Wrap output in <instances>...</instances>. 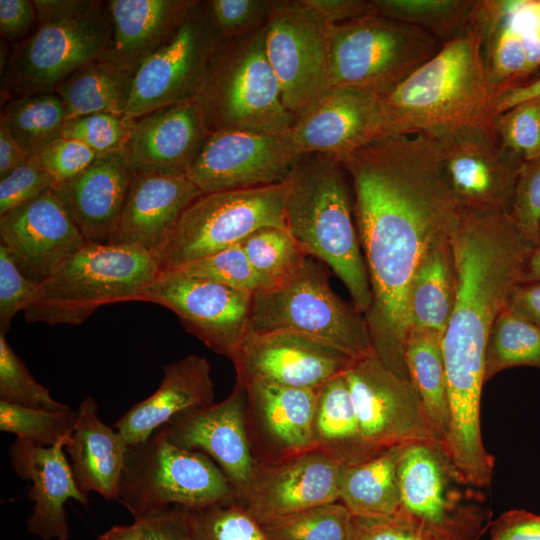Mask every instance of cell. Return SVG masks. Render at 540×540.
I'll list each match as a JSON object with an SVG mask.
<instances>
[{"instance_id":"cell-1","label":"cell","mask_w":540,"mask_h":540,"mask_svg":"<svg viewBox=\"0 0 540 540\" xmlns=\"http://www.w3.org/2000/svg\"><path fill=\"white\" fill-rule=\"evenodd\" d=\"M352 181L354 217L372 303L364 315L372 348L409 381V298L429 251L450 237L461 215L443 172L441 145L429 133L379 137L340 159Z\"/></svg>"},{"instance_id":"cell-2","label":"cell","mask_w":540,"mask_h":540,"mask_svg":"<svg viewBox=\"0 0 540 540\" xmlns=\"http://www.w3.org/2000/svg\"><path fill=\"white\" fill-rule=\"evenodd\" d=\"M498 95L480 33L468 23L389 93L380 96L384 136L494 127Z\"/></svg>"},{"instance_id":"cell-3","label":"cell","mask_w":540,"mask_h":540,"mask_svg":"<svg viewBox=\"0 0 540 540\" xmlns=\"http://www.w3.org/2000/svg\"><path fill=\"white\" fill-rule=\"evenodd\" d=\"M346 174L335 156L302 155L285 180V225L310 257L334 271L365 315L372 293Z\"/></svg>"},{"instance_id":"cell-4","label":"cell","mask_w":540,"mask_h":540,"mask_svg":"<svg viewBox=\"0 0 540 540\" xmlns=\"http://www.w3.org/2000/svg\"><path fill=\"white\" fill-rule=\"evenodd\" d=\"M32 1L37 29L14 45L2 73L6 90L17 97L55 92L79 68L101 59L112 37L105 1Z\"/></svg>"},{"instance_id":"cell-5","label":"cell","mask_w":540,"mask_h":540,"mask_svg":"<svg viewBox=\"0 0 540 540\" xmlns=\"http://www.w3.org/2000/svg\"><path fill=\"white\" fill-rule=\"evenodd\" d=\"M159 271L157 257L144 249L86 243L40 284L25 319L80 325L103 305L140 301Z\"/></svg>"},{"instance_id":"cell-6","label":"cell","mask_w":540,"mask_h":540,"mask_svg":"<svg viewBox=\"0 0 540 540\" xmlns=\"http://www.w3.org/2000/svg\"><path fill=\"white\" fill-rule=\"evenodd\" d=\"M265 31L266 25L215 52L195 99L210 133H283L295 123L266 54Z\"/></svg>"},{"instance_id":"cell-7","label":"cell","mask_w":540,"mask_h":540,"mask_svg":"<svg viewBox=\"0 0 540 540\" xmlns=\"http://www.w3.org/2000/svg\"><path fill=\"white\" fill-rule=\"evenodd\" d=\"M234 500L228 479L210 457L172 444L160 428L129 445L117 501L134 521L174 506L199 509Z\"/></svg>"},{"instance_id":"cell-8","label":"cell","mask_w":540,"mask_h":540,"mask_svg":"<svg viewBox=\"0 0 540 540\" xmlns=\"http://www.w3.org/2000/svg\"><path fill=\"white\" fill-rule=\"evenodd\" d=\"M276 330L319 339L355 360L374 354L364 315L335 294L328 271L312 257L288 278L252 296L250 331Z\"/></svg>"},{"instance_id":"cell-9","label":"cell","mask_w":540,"mask_h":540,"mask_svg":"<svg viewBox=\"0 0 540 540\" xmlns=\"http://www.w3.org/2000/svg\"><path fill=\"white\" fill-rule=\"evenodd\" d=\"M442 44L428 32L379 14L331 27V90L377 96L393 90Z\"/></svg>"},{"instance_id":"cell-10","label":"cell","mask_w":540,"mask_h":540,"mask_svg":"<svg viewBox=\"0 0 540 540\" xmlns=\"http://www.w3.org/2000/svg\"><path fill=\"white\" fill-rule=\"evenodd\" d=\"M286 181L203 193L182 213L156 255L160 270L181 269L243 241L263 227L286 228Z\"/></svg>"},{"instance_id":"cell-11","label":"cell","mask_w":540,"mask_h":540,"mask_svg":"<svg viewBox=\"0 0 540 540\" xmlns=\"http://www.w3.org/2000/svg\"><path fill=\"white\" fill-rule=\"evenodd\" d=\"M331 27L302 0H276L266 24V54L296 119L331 91Z\"/></svg>"},{"instance_id":"cell-12","label":"cell","mask_w":540,"mask_h":540,"mask_svg":"<svg viewBox=\"0 0 540 540\" xmlns=\"http://www.w3.org/2000/svg\"><path fill=\"white\" fill-rule=\"evenodd\" d=\"M221 43L207 1L196 0L176 31L135 72L124 117L133 120L195 100Z\"/></svg>"},{"instance_id":"cell-13","label":"cell","mask_w":540,"mask_h":540,"mask_svg":"<svg viewBox=\"0 0 540 540\" xmlns=\"http://www.w3.org/2000/svg\"><path fill=\"white\" fill-rule=\"evenodd\" d=\"M252 296L181 270H160L140 301L168 308L187 332L232 361L250 331Z\"/></svg>"},{"instance_id":"cell-14","label":"cell","mask_w":540,"mask_h":540,"mask_svg":"<svg viewBox=\"0 0 540 540\" xmlns=\"http://www.w3.org/2000/svg\"><path fill=\"white\" fill-rule=\"evenodd\" d=\"M400 510L430 526L477 540L487 518L479 494L465 484L436 444L404 445L397 465Z\"/></svg>"},{"instance_id":"cell-15","label":"cell","mask_w":540,"mask_h":540,"mask_svg":"<svg viewBox=\"0 0 540 540\" xmlns=\"http://www.w3.org/2000/svg\"><path fill=\"white\" fill-rule=\"evenodd\" d=\"M436 136L446 181L461 209L509 211L524 160L500 143L494 127Z\"/></svg>"},{"instance_id":"cell-16","label":"cell","mask_w":540,"mask_h":540,"mask_svg":"<svg viewBox=\"0 0 540 540\" xmlns=\"http://www.w3.org/2000/svg\"><path fill=\"white\" fill-rule=\"evenodd\" d=\"M301 157L290 129L220 131L210 134L186 175L203 193L266 186L284 182Z\"/></svg>"},{"instance_id":"cell-17","label":"cell","mask_w":540,"mask_h":540,"mask_svg":"<svg viewBox=\"0 0 540 540\" xmlns=\"http://www.w3.org/2000/svg\"><path fill=\"white\" fill-rule=\"evenodd\" d=\"M356 360L319 339L288 330L249 331L232 360L236 383L316 389L344 375Z\"/></svg>"},{"instance_id":"cell-18","label":"cell","mask_w":540,"mask_h":540,"mask_svg":"<svg viewBox=\"0 0 540 540\" xmlns=\"http://www.w3.org/2000/svg\"><path fill=\"white\" fill-rule=\"evenodd\" d=\"M364 439L384 450L416 442L435 444L416 390L375 356L356 360L344 374Z\"/></svg>"},{"instance_id":"cell-19","label":"cell","mask_w":540,"mask_h":540,"mask_svg":"<svg viewBox=\"0 0 540 540\" xmlns=\"http://www.w3.org/2000/svg\"><path fill=\"white\" fill-rule=\"evenodd\" d=\"M245 408V389L235 383L223 401L184 410L160 427L172 444L210 457L228 479L237 501L247 494L256 466L247 436Z\"/></svg>"},{"instance_id":"cell-20","label":"cell","mask_w":540,"mask_h":540,"mask_svg":"<svg viewBox=\"0 0 540 540\" xmlns=\"http://www.w3.org/2000/svg\"><path fill=\"white\" fill-rule=\"evenodd\" d=\"M341 467L316 449L257 464L248 492L238 502L260 525L338 502Z\"/></svg>"},{"instance_id":"cell-21","label":"cell","mask_w":540,"mask_h":540,"mask_svg":"<svg viewBox=\"0 0 540 540\" xmlns=\"http://www.w3.org/2000/svg\"><path fill=\"white\" fill-rule=\"evenodd\" d=\"M0 242L38 284L87 243L52 189L0 217Z\"/></svg>"},{"instance_id":"cell-22","label":"cell","mask_w":540,"mask_h":540,"mask_svg":"<svg viewBox=\"0 0 540 540\" xmlns=\"http://www.w3.org/2000/svg\"><path fill=\"white\" fill-rule=\"evenodd\" d=\"M241 386L246 393V430L256 465L314 449L313 422L320 387L301 389L264 382Z\"/></svg>"},{"instance_id":"cell-23","label":"cell","mask_w":540,"mask_h":540,"mask_svg":"<svg viewBox=\"0 0 540 540\" xmlns=\"http://www.w3.org/2000/svg\"><path fill=\"white\" fill-rule=\"evenodd\" d=\"M210 132L195 100L133 119L124 153L134 174L186 175Z\"/></svg>"},{"instance_id":"cell-24","label":"cell","mask_w":540,"mask_h":540,"mask_svg":"<svg viewBox=\"0 0 540 540\" xmlns=\"http://www.w3.org/2000/svg\"><path fill=\"white\" fill-rule=\"evenodd\" d=\"M301 155L319 153L339 159L384 136L380 96L333 89L290 128Z\"/></svg>"},{"instance_id":"cell-25","label":"cell","mask_w":540,"mask_h":540,"mask_svg":"<svg viewBox=\"0 0 540 540\" xmlns=\"http://www.w3.org/2000/svg\"><path fill=\"white\" fill-rule=\"evenodd\" d=\"M202 194L187 175L134 174L109 244L156 256L182 213Z\"/></svg>"},{"instance_id":"cell-26","label":"cell","mask_w":540,"mask_h":540,"mask_svg":"<svg viewBox=\"0 0 540 540\" xmlns=\"http://www.w3.org/2000/svg\"><path fill=\"white\" fill-rule=\"evenodd\" d=\"M64 446L44 447L16 438L9 451L15 474L32 482L27 497L34 505L27 528L43 540H68L70 531L64 505L69 499L84 507L88 505L87 495L76 484Z\"/></svg>"},{"instance_id":"cell-27","label":"cell","mask_w":540,"mask_h":540,"mask_svg":"<svg viewBox=\"0 0 540 540\" xmlns=\"http://www.w3.org/2000/svg\"><path fill=\"white\" fill-rule=\"evenodd\" d=\"M133 175L124 150L114 151L52 191L87 243L109 244Z\"/></svg>"},{"instance_id":"cell-28","label":"cell","mask_w":540,"mask_h":540,"mask_svg":"<svg viewBox=\"0 0 540 540\" xmlns=\"http://www.w3.org/2000/svg\"><path fill=\"white\" fill-rule=\"evenodd\" d=\"M159 387L134 404L113 425L128 445L145 441L178 413L215 403L211 364L207 358L189 354L164 365Z\"/></svg>"},{"instance_id":"cell-29","label":"cell","mask_w":540,"mask_h":540,"mask_svg":"<svg viewBox=\"0 0 540 540\" xmlns=\"http://www.w3.org/2000/svg\"><path fill=\"white\" fill-rule=\"evenodd\" d=\"M112 37L101 60L135 74L176 31L196 0H108Z\"/></svg>"},{"instance_id":"cell-30","label":"cell","mask_w":540,"mask_h":540,"mask_svg":"<svg viewBox=\"0 0 540 540\" xmlns=\"http://www.w3.org/2000/svg\"><path fill=\"white\" fill-rule=\"evenodd\" d=\"M97 409L92 397L81 401L64 451L83 494L96 492L106 500H117L129 445L116 429L99 418Z\"/></svg>"},{"instance_id":"cell-31","label":"cell","mask_w":540,"mask_h":540,"mask_svg":"<svg viewBox=\"0 0 540 540\" xmlns=\"http://www.w3.org/2000/svg\"><path fill=\"white\" fill-rule=\"evenodd\" d=\"M516 1H475L469 24L481 35L482 53L489 81L499 96L527 82V55L516 24Z\"/></svg>"},{"instance_id":"cell-32","label":"cell","mask_w":540,"mask_h":540,"mask_svg":"<svg viewBox=\"0 0 540 540\" xmlns=\"http://www.w3.org/2000/svg\"><path fill=\"white\" fill-rule=\"evenodd\" d=\"M313 443L341 466L359 464L382 451L364 439L344 375L319 388Z\"/></svg>"},{"instance_id":"cell-33","label":"cell","mask_w":540,"mask_h":540,"mask_svg":"<svg viewBox=\"0 0 540 540\" xmlns=\"http://www.w3.org/2000/svg\"><path fill=\"white\" fill-rule=\"evenodd\" d=\"M403 446L380 451L355 465L342 466L339 502L354 516H390L400 510L397 465Z\"/></svg>"},{"instance_id":"cell-34","label":"cell","mask_w":540,"mask_h":540,"mask_svg":"<svg viewBox=\"0 0 540 540\" xmlns=\"http://www.w3.org/2000/svg\"><path fill=\"white\" fill-rule=\"evenodd\" d=\"M441 341L439 335L411 331L405 357L429 435L443 450L449 430V400Z\"/></svg>"},{"instance_id":"cell-35","label":"cell","mask_w":540,"mask_h":540,"mask_svg":"<svg viewBox=\"0 0 540 540\" xmlns=\"http://www.w3.org/2000/svg\"><path fill=\"white\" fill-rule=\"evenodd\" d=\"M454 295L455 268L449 237L429 251L415 274L409 298L411 331L443 337Z\"/></svg>"},{"instance_id":"cell-36","label":"cell","mask_w":540,"mask_h":540,"mask_svg":"<svg viewBox=\"0 0 540 540\" xmlns=\"http://www.w3.org/2000/svg\"><path fill=\"white\" fill-rule=\"evenodd\" d=\"M133 79L134 73L98 59L71 74L55 92L63 102L68 119L92 113L124 116Z\"/></svg>"},{"instance_id":"cell-37","label":"cell","mask_w":540,"mask_h":540,"mask_svg":"<svg viewBox=\"0 0 540 540\" xmlns=\"http://www.w3.org/2000/svg\"><path fill=\"white\" fill-rule=\"evenodd\" d=\"M67 119L58 94L43 92L7 101L1 109L0 124L30 158L62 137Z\"/></svg>"},{"instance_id":"cell-38","label":"cell","mask_w":540,"mask_h":540,"mask_svg":"<svg viewBox=\"0 0 540 540\" xmlns=\"http://www.w3.org/2000/svg\"><path fill=\"white\" fill-rule=\"evenodd\" d=\"M517 366L540 369V326L506 308L492 328L485 354V382Z\"/></svg>"},{"instance_id":"cell-39","label":"cell","mask_w":540,"mask_h":540,"mask_svg":"<svg viewBox=\"0 0 540 540\" xmlns=\"http://www.w3.org/2000/svg\"><path fill=\"white\" fill-rule=\"evenodd\" d=\"M379 15L418 27L444 42L469 23L475 1L470 0H372Z\"/></svg>"},{"instance_id":"cell-40","label":"cell","mask_w":540,"mask_h":540,"mask_svg":"<svg viewBox=\"0 0 540 540\" xmlns=\"http://www.w3.org/2000/svg\"><path fill=\"white\" fill-rule=\"evenodd\" d=\"M352 524L353 515L338 501L261 526L269 540H350Z\"/></svg>"},{"instance_id":"cell-41","label":"cell","mask_w":540,"mask_h":540,"mask_svg":"<svg viewBox=\"0 0 540 540\" xmlns=\"http://www.w3.org/2000/svg\"><path fill=\"white\" fill-rule=\"evenodd\" d=\"M77 410L50 411L0 400V430L35 445L66 444L77 422Z\"/></svg>"},{"instance_id":"cell-42","label":"cell","mask_w":540,"mask_h":540,"mask_svg":"<svg viewBox=\"0 0 540 540\" xmlns=\"http://www.w3.org/2000/svg\"><path fill=\"white\" fill-rule=\"evenodd\" d=\"M240 243L251 265L275 283L294 274L310 257L286 228L263 227Z\"/></svg>"},{"instance_id":"cell-43","label":"cell","mask_w":540,"mask_h":540,"mask_svg":"<svg viewBox=\"0 0 540 540\" xmlns=\"http://www.w3.org/2000/svg\"><path fill=\"white\" fill-rule=\"evenodd\" d=\"M183 509L192 540H269L260 523L237 500Z\"/></svg>"},{"instance_id":"cell-44","label":"cell","mask_w":540,"mask_h":540,"mask_svg":"<svg viewBox=\"0 0 540 540\" xmlns=\"http://www.w3.org/2000/svg\"><path fill=\"white\" fill-rule=\"evenodd\" d=\"M175 270L251 294L276 284L251 265L241 243Z\"/></svg>"},{"instance_id":"cell-45","label":"cell","mask_w":540,"mask_h":540,"mask_svg":"<svg viewBox=\"0 0 540 540\" xmlns=\"http://www.w3.org/2000/svg\"><path fill=\"white\" fill-rule=\"evenodd\" d=\"M5 335L0 332V400L50 411L70 409L53 399L49 390L35 380Z\"/></svg>"},{"instance_id":"cell-46","label":"cell","mask_w":540,"mask_h":540,"mask_svg":"<svg viewBox=\"0 0 540 540\" xmlns=\"http://www.w3.org/2000/svg\"><path fill=\"white\" fill-rule=\"evenodd\" d=\"M350 540H468L445 529L425 524L399 510L390 516L353 515Z\"/></svg>"},{"instance_id":"cell-47","label":"cell","mask_w":540,"mask_h":540,"mask_svg":"<svg viewBox=\"0 0 540 540\" xmlns=\"http://www.w3.org/2000/svg\"><path fill=\"white\" fill-rule=\"evenodd\" d=\"M494 131L500 143L524 161L540 155V97L496 116Z\"/></svg>"},{"instance_id":"cell-48","label":"cell","mask_w":540,"mask_h":540,"mask_svg":"<svg viewBox=\"0 0 540 540\" xmlns=\"http://www.w3.org/2000/svg\"><path fill=\"white\" fill-rule=\"evenodd\" d=\"M133 120L111 113H92L65 122L62 137L81 142L98 154L123 151Z\"/></svg>"},{"instance_id":"cell-49","label":"cell","mask_w":540,"mask_h":540,"mask_svg":"<svg viewBox=\"0 0 540 540\" xmlns=\"http://www.w3.org/2000/svg\"><path fill=\"white\" fill-rule=\"evenodd\" d=\"M276 0H209L212 24L222 43L250 33L269 20Z\"/></svg>"},{"instance_id":"cell-50","label":"cell","mask_w":540,"mask_h":540,"mask_svg":"<svg viewBox=\"0 0 540 540\" xmlns=\"http://www.w3.org/2000/svg\"><path fill=\"white\" fill-rule=\"evenodd\" d=\"M509 214L536 245H540V155L523 162Z\"/></svg>"},{"instance_id":"cell-51","label":"cell","mask_w":540,"mask_h":540,"mask_svg":"<svg viewBox=\"0 0 540 540\" xmlns=\"http://www.w3.org/2000/svg\"><path fill=\"white\" fill-rule=\"evenodd\" d=\"M39 286L19 270L0 245V332L6 334L15 315L33 303Z\"/></svg>"},{"instance_id":"cell-52","label":"cell","mask_w":540,"mask_h":540,"mask_svg":"<svg viewBox=\"0 0 540 540\" xmlns=\"http://www.w3.org/2000/svg\"><path fill=\"white\" fill-rule=\"evenodd\" d=\"M99 155L79 141L60 137L29 160L59 183L82 172Z\"/></svg>"},{"instance_id":"cell-53","label":"cell","mask_w":540,"mask_h":540,"mask_svg":"<svg viewBox=\"0 0 540 540\" xmlns=\"http://www.w3.org/2000/svg\"><path fill=\"white\" fill-rule=\"evenodd\" d=\"M55 184L49 173L28 160L0 179V217L36 199Z\"/></svg>"},{"instance_id":"cell-54","label":"cell","mask_w":540,"mask_h":540,"mask_svg":"<svg viewBox=\"0 0 540 540\" xmlns=\"http://www.w3.org/2000/svg\"><path fill=\"white\" fill-rule=\"evenodd\" d=\"M527 55V72L540 67V0H518L514 11Z\"/></svg>"},{"instance_id":"cell-55","label":"cell","mask_w":540,"mask_h":540,"mask_svg":"<svg viewBox=\"0 0 540 540\" xmlns=\"http://www.w3.org/2000/svg\"><path fill=\"white\" fill-rule=\"evenodd\" d=\"M490 540H540V515L512 509L491 523Z\"/></svg>"},{"instance_id":"cell-56","label":"cell","mask_w":540,"mask_h":540,"mask_svg":"<svg viewBox=\"0 0 540 540\" xmlns=\"http://www.w3.org/2000/svg\"><path fill=\"white\" fill-rule=\"evenodd\" d=\"M36 24V11L30 0H0V34L10 42L25 39Z\"/></svg>"},{"instance_id":"cell-57","label":"cell","mask_w":540,"mask_h":540,"mask_svg":"<svg viewBox=\"0 0 540 540\" xmlns=\"http://www.w3.org/2000/svg\"><path fill=\"white\" fill-rule=\"evenodd\" d=\"M142 523L146 540H192L183 507L137 520Z\"/></svg>"},{"instance_id":"cell-58","label":"cell","mask_w":540,"mask_h":540,"mask_svg":"<svg viewBox=\"0 0 540 540\" xmlns=\"http://www.w3.org/2000/svg\"><path fill=\"white\" fill-rule=\"evenodd\" d=\"M302 1L332 25L378 14L372 0Z\"/></svg>"},{"instance_id":"cell-59","label":"cell","mask_w":540,"mask_h":540,"mask_svg":"<svg viewBox=\"0 0 540 540\" xmlns=\"http://www.w3.org/2000/svg\"><path fill=\"white\" fill-rule=\"evenodd\" d=\"M507 308L515 315L540 326V282L518 285Z\"/></svg>"},{"instance_id":"cell-60","label":"cell","mask_w":540,"mask_h":540,"mask_svg":"<svg viewBox=\"0 0 540 540\" xmlns=\"http://www.w3.org/2000/svg\"><path fill=\"white\" fill-rule=\"evenodd\" d=\"M28 160L29 157L8 129L0 124V179L25 164Z\"/></svg>"},{"instance_id":"cell-61","label":"cell","mask_w":540,"mask_h":540,"mask_svg":"<svg viewBox=\"0 0 540 540\" xmlns=\"http://www.w3.org/2000/svg\"><path fill=\"white\" fill-rule=\"evenodd\" d=\"M538 97H540V78L503 91L496 99L495 114L498 116L522 102Z\"/></svg>"},{"instance_id":"cell-62","label":"cell","mask_w":540,"mask_h":540,"mask_svg":"<svg viewBox=\"0 0 540 540\" xmlns=\"http://www.w3.org/2000/svg\"><path fill=\"white\" fill-rule=\"evenodd\" d=\"M97 540H146L140 521L130 525H116L101 534Z\"/></svg>"},{"instance_id":"cell-63","label":"cell","mask_w":540,"mask_h":540,"mask_svg":"<svg viewBox=\"0 0 540 540\" xmlns=\"http://www.w3.org/2000/svg\"><path fill=\"white\" fill-rule=\"evenodd\" d=\"M525 282H540V245L536 246L529 254L523 276Z\"/></svg>"}]
</instances>
